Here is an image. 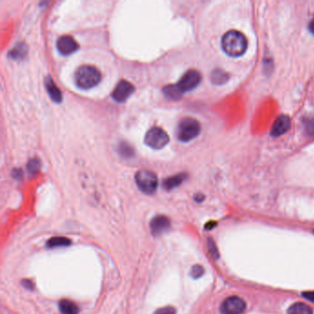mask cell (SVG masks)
<instances>
[{
    "mask_svg": "<svg viewBox=\"0 0 314 314\" xmlns=\"http://www.w3.org/2000/svg\"><path fill=\"white\" fill-rule=\"evenodd\" d=\"M305 130L310 135H314V114L312 117L307 118L304 123Z\"/></svg>",
    "mask_w": 314,
    "mask_h": 314,
    "instance_id": "cell-20",
    "label": "cell"
},
{
    "mask_svg": "<svg viewBox=\"0 0 314 314\" xmlns=\"http://www.w3.org/2000/svg\"><path fill=\"white\" fill-rule=\"evenodd\" d=\"M186 175L181 173V174H177L172 176L168 179H166L164 182H163V186L166 190H172V189L175 188L177 186H179L182 181L185 180Z\"/></svg>",
    "mask_w": 314,
    "mask_h": 314,
    "instance_id": "cell-15",
    "label": "cell"
},
{
    "mask_svg": "<svg viewBox=\"0 0 314 314\" xmlns=\"http://www.w3.org/2000/svg\"><path fill=\"white\" fill-rule=\"evenodd\" d=\"M201 74L197 70L191 69L188 70L179 80L177 86L183 92H187L194 89H196L201 82Z\"/></svg>",
    "mask_w": 314,
    "mask_h": 314,
    "instance_id": "cell-7",
    "label": "cell"
},
{
    "mask_svg": "<svg viewBox=\"0 0 314 314\" xmlns=\"http://www.w3.org/2000/svg\"><path fill=\"white\" fill-rule=\"evenodd\" d=\"M135 182L138 188L147 195L154 194L158 184L157 175L149 170H141L135 173Z\"/></svg>",
    "mask_w": 314,
    "mask_h": 314,
    "instance_id": "cell-4",
    "label": "cell"
},
{
    "mask_svg": "<svg viewBox=\"0 0 314 314\" xmlns=\"http://www.w3.org/2000/svg\"><path fill=\"white\" fill-rule=\"evenodd\" d=\"M217 226V223L216 222H209L205 225V229H212L214 227Z\"/></svg>",
    "mask_w": 314,
    "mask_h": 314,
    "instance_id": "cell-26",
    "label": "cell"
},
{
    "mask_svg": "<svg viewBox=\"0 0 314 314\" xmlns=\"http://www.w3.org/2000/svg\"><path fill=\"white\" fill-rule=\"evenodd\" d=\"M102 79V74L92 66L79 67L75 73V82L80 89H91L98 85Z\"/></svg>",
    "mask_w": 314,
    "mask_h": 314,
    "instance_id": "cell-2",
    "label": "cell"
},
{
    "mask_svg": "<svg viewBox=\"0 0 314 314\" xmlns=\"http://www.w3.org/2000/svg\"><path fill=\"white\" fill-rule=\"evenodd\" d=\"M229 79L228 73L223 69L216 68L211 73V81L215 85H222L225 84Z\"/></svg>",
    "mask_w": 314,
    "mask_h": 314,
    "instance_id": "cell-13",
    "label": "cell"
},
{
    "mask_svg": "<svg viewBox=\"0 0 314 314\" xmlns=\"http://www.w3.org/2000/svg\"><path fill=\"white\" fill-rule=\"evenodd\" d=\"M245 310V301L236 296L226 298L220 306V313L222 314H242Z\"/></svg>",
    "mask_w": 314,
    "mask_h": 314,
    "instance_id": "cell-6",
    "label": "cell"
},
{
    "mask_svg": "<svg viewBox=\"0 0 314 314\" xmlns=\"http://www.w3.org/2000/svg\"><path fill=\"white\" fill-rule=\"evenodd\" d=\"M204 267H201V266H198V265H197V266L192 267L191 275H192L194 278H199V277H201L202 275H204Z\"/></svg>",
    "mask_w": 314,
    "mask_h": 314,
    "instance_id": "cell-22",
    "label": "cell"
},
{
    "mask_svg": "<svg viewBox=\"0 0 314 314\" xmlns=\"http://www.w3.org/2000/svg\"><path fill=\"white\" fill-rule=\"evenodd\" d=\"M309 29H310V31L314 34V19L311 22L310 25H309Z\"/></svg>",
    "mask_w": 314,
    "mask_h": 314,
    "instance_id": "cell-27",
    "label": "cell"
},
{
    "mask_svg": "<svg viewBox=\"0 0 314 314\" xmlns=\"http://www.w3.org/2000/svg\"><path fill=\"white\" fill-rule=\"evenodd\" d=\"M302 296L306 298L307 300L314 303V291H306L302 293Z\"/></svg>",
    "mask_w": 314,
    "mask_h": 314,
    "instance_id": "cell-25",
    "label": "cell"
},
{
    "mask_svg": "<svg viewBox=\"0 0 314 314\" xmlns=\"http://www.w3.org/2000/svg\"><path fill=\"white\" fill-rule=\"evenodd\" d=\"M288 314H314V312L312 308L305 303L297 302L289 308Z\"/></svg>",
    "mask_w": 314,
    "mask_h": 314,
    "instance_id": "cell-16",
    "label": "cell"
},
{
    "mask_svg": "<svg viewBox=\"0 0 314 314\" xmlns=\"http://www.w3.org/2000/svg\"><path fill=\"white\" fill-rule=\"evenodd\" d=\"M171 226V221L165 216H157L150 222L151 232L154 236H158L167 231Z\"/></svg>",
    "mask_w": 314,
    "mask_h": 314,
    "instance_id": "cell-11",
    "label": "cell"
},
{
    "mask_svg": "<svg viewBox=\"0 0 314 314\" xmlns=\"http://www.w3.org/2000/svg\"><path fill=\"white\" fill-rule=\"evenodd\" d=\"M169 141L170 138L168 134L163 129L157 126L150 128L145 135V143L151 149H162Z\"/></svg>",
    "mask_w": 314,
    "mask_h": 314,
    "instance_id": "cell-5",
    "label": "cell"
},
{
    "mask_svg": "<svg viewBox=\"0 0 314 314\" xmlns=\"http://www.w3.org/2000/svg\"><path fill=\"white\" fill-rule=\"evenodd\" d=\"M56 46L59 53L63 55H69L75 53L79 48L77 41L69 35H64L57 40Z\"/></svg>",
    "mask_w": 314,
    "mask_h": 314,
    "instance_id": "cell-9",
    "label": "cell"
},
{
    "mask_svg": "<svg viewBox=\"0 0 314 314\" xmlns=\"http://www.w3.org/2000/svg\"><path fill=\"white\" fill-rule=\"evenodd\" d=\"M59 310L62 314H79L78 306L68 299H62L59 302Z\"/></svg>",
    "mask_w": 314,
    "mask_h": 314,
    "instance_id": "cell-14",
    "label": "cell"
},
{
    "mask_svg": "<svg viewBox=\"0 0 314 314\" xmlns=\"http://www.w3.org/2000/svg\"><path fill=\"white\" fill-rule=\"evenodd\" d=\"M221 45L223 51L230 57H240L247 49V39L243 32L230 30L226 32L222 40Z\"/></svg>",
    "mask_w": 314,
    "mask_h": 314,
    "instance_id": "cell-1",
    "label": "cell"
},
{
    "mask_svg": "<svg viewBox=\"0 0 314 314\" xmlns=\"http://www.w3.org/2000/svg\"><path fill=\"white\" fill-rule=\"evenodd\" d=\"M291 118L288 115L282 114L276 118L275 123L273 124L271 128V135L272 136H280L284 134L287 133L291 129Z\"/></svg>",
    "mask_w": 314,
    "mask_h": 314,
    "instance_id": "cell-10",
    "label": "cell"
},
{
    "mask_svg": "<svg viewBox=\"0 0 314 314\" xmlns=\"http://www.w3.org/2000/svg\"><path fill=\"white\" fill-rule=\"evenodd\" d=\"M70 244V240L67 238L55 237V238H52L48 241L46 246L48 248H57V247H66Z\"/></svg>",
    "mask_w": 314,
    "mask_h": 314,
    "instance_id": "cell-18",
    "label": "cell"
},
{
    "mask_svg": "<svg viewBox=\"0 0 314 314\" xmlns=\"http://www.w3.org/2000/svg\"><path fill=\"white\" fill-rule=\"evenodd\" d=\"M40 163L39 160L36 158H33L31 161H29V164L27 166L28 171L31 174H35L39 170Z\"/></svg>",
    "mask_w": 314,
    "mask_h": 314,
    "instance_id": "cell-21",
    "label": "cell"
},
{
    "mask_svg": "<svg viewBox=\"0 0 314 314\" xmlns=\"http://www.w3.org/2000/svg\"><path fill=\"white\" fill-rule=\"evenodd\" d=\"M208 248H209V251L211 252L213 256L218 259L219 258V251H218V248L216 246L215 243L213 242L212 239H209L208 240Z\"/></svg>",
    "mask_w": 314,
    "mask_h": 314,
    "instance_id": "cell-23",
    "label": "cell"
},
{
    "mask_svg": "<svg viewBox=\"0 0 314 314\" xmlns=\"http://www.w3.org/2000/svg\"><path fill=\"white\" fill-rule=\"evenodd\" d=\"M163 92L164 94L172 99V100H179L181 97V94H182V91L181 90L179 89V87L177 85H169V86H166L164 89H163Z\"/></svg>",
    "mask_w": 314,
    "mask_h": 314,
    "instance_id": "cell-17",
    "label": "cell"
},
{
    "mask_svg": "<svg viewBox=\"0 0 314 314\" xmlns=\"http://www.w3.org/2000/svg\"><path fill=\"white\" fill-rule=\"evenodd\" d=\"M201 132L200 123L195 118H183L177 130V137L181 142H189L196 138Z\"/></svg>",
    "mask_w": 314,
    "mask_h": 314,
    "instance_id": "cell-3",
    "label": "cell"
},
{
    "mask_svg": "<svg viewBox=\"0 0 314 314\" xmlns=\"http://www.w3.org/2000/svg\"><path fill=\"white\" fill-rule=\"evenodd\" d=\"M196 200H197V202H201V201L204 200V197L202 195H197V197H196Z\"/></svg>",
    "mask_w": 314,
    "mask_h": 314,
    "instance_id": "cell-28",
    "label": "cell"
},
{
    "mask_svg": "<svg viewBox=\"0 0 314 314\" xmlns=\"http://www.w3.org/2000/svg\"><path fill=\"white\" fill-rule=\"evenodd\" d=\"M26 54H27L26 45L24 44H19L16 47L13 48L10 51L9 57H11L14 60H22V59H23Z\"/></svg>",
    "mask_w": 314,
    "mask_h": 314,
    "instance_id": "cell-19",
    "label": "cell"
},
{
    "mask_svg": "<svg viewBox=\"0 0 314 314\" xmlns=\"http://www.w3.org/2000/svg\"><path fill=\"white\" fill-rule=\"evenodd\" d=\"M176 314V310L172 306L164 307V308H160L155 312L154 314Z\"/></svg>",
    "mask_w": 314,
    "mask_h": 314,
    "instance_id": "cell-24",
    "label": "cell"
},
{
    "mask_svg": "<svg viewBox=\"0 0 314 314\" xmlns=\"http://www.w3.org/2000/svg\"><path fill=\"white\" fill-rule=\"evenodd\" d=\"M135 87L127 80H121L113 90L112 97L117 102H126V100L133 94Z\"/></svg>",
    "mask_w": 314,
    "mask_h": 314,
    "instance_id": "cell-8",
    "label": "cell"
},
{
    "mask_svg": "<svg viewBox=\"0 0 314 314\" xmlns=\"http://www.w3.org/2000/svg\"><path fill=\"white\" fill-rule=\"evenodd\" d=\"M45 85L48 94L50 95L51 99L54 102H57V103L62 102V92L58 89V87L55 85L54 80L51 77L48 76L45 78Z\"/></svg>",
    "mask_w": 314,
    "mask_h": 314,
    "instance_id": "cell-12",
    "label": "cell"
}]
</instances>
